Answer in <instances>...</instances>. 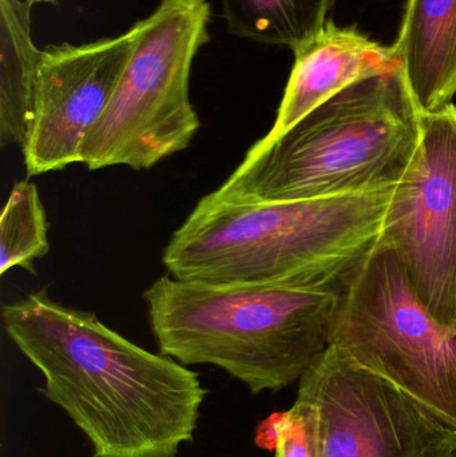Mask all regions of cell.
Here are the masks:
<instances>
[{
	"label": "cell",
	"mask_w": 456,
	"mask_h": 457,
	"mask_svg": "<svg viewBox=\"0 0 456 457\" xmlns=\"http://www.w3.org/2000/svg\"><path fill=\"white\" fill-rule=\"evenodd\" d=\"M2 321L94 457H177L192 442L206 391L187 365L45 292L3 306Z\"/></svg>",
	"instance_id": "obj_1"
},
{
	"label": "cell",
	"mask_w": 456,
	"mask_h": 457,
	"mask_svg": "<svg viewBox=\"0 0 456 457\" xmlns=\"http://www.w3.org/2000/svg\"><path fill=\"white\" fill-rule=\"evenodd\" d=\"M48 224L37 185H13L0 219V274L23 268L35 273L34 262L47 254Z\"/></svg>",
	"instance_id": "obj_14"
},
{
	"label": "cell",
	"mask_w": 456,
	"mask_h": 457,
	"mask_svg": "<svg viewBox=\"0 0 456 457\" xmlns=\"http://www.w3.org/2000/svg\"><path fill=\"white\" fill-rule=\"evenodd\" d=\"M275 457H320L318 412L308 397L297 394L286 412L276 413L260 426Z\"/></svg>",
	"instance_id": "obj_15"
},
{
	"label": "cell",
	"mask_w": 456,
	"mask_h": 457,
	"mask_svg": "<svg viewBox=\"0 0 456 457\" xmlns=\"http://www.w3.org/2000/svg\"><path fill=\"white\" fill-rule=\"evenodd\" d=\"M422 112L452 104L456 94V0H407L395 45Z\"/></svg>",
	"instance_id": "obj_11"
},
{
	"label": "cell",
	"mask_w": 456,
	"mask_h": 457,
	"mask_svg": "<svg viewBox=\"0 0 456 457\" xmlns=\"http://www.w3.org/2000/svg\"><path fill=\"white\" fill-rule=\"evenodd\" d=\"M139 34L138 21L120 37L43 50L34 115L21 147L29 176L79 163L80 147L104 114Z\"/></svg>",
	"instance_id": "obj_9"
},
{
	"label": "cell",
	"mask_w": 456,
	"mask_h": 457,
	"mask_svg": "<svg viewBox=\"0 0 456 457\" xmlns=\"http://www.w3.org/2000/svg\"><path fill=\"white\" fill-rule=\"evenodd\" d=\"M331 345L456 428V329L428 313L388 245L377 241L343 292Z\"/></svg>",
	"instance_id": "obj_6"
},
{
	"label": "cell",
	"mask_w": 456,
	"mask_h": 457,
	"mask_svg": "<svg viewBox=\"0 0 456 457\" xmlns=\"http://www.w3.org/2000/svg\"><path fill=\"white\" fill-rule=\"evenodd\" d=\"M318 412L320 457H455L456 428L329 345L299 381Z\"/></svg>",
	"instance_id": "obj_7"
},
{
	"label": "cell",
	"mask_w": 456,
	"mask_h": 457,
	"mask_svg": "<svg viewBox=\"0 0 456 457\" xmlns=\"http://www.w3.org/2000/svg\"><path fill=\"white\" fill-rule=\"evenodd\" d=\"M391 189L286 203L205 195L163 250L174 278L344 292L377 246Z\"/></svg>",
	"instance_id": "obj_2"
},
{
	"label": "cell",
	"mask_w": 456,
	"mask_h": 457,
	"mask_svg": "<svg viewBox=\"0 0 456 457\" xmlns=\"http://www.w3.org/2000/svg\"><path fill=\"white\" fill-rule=\"evenodd\" d=\"M379 242L395 250L418 300L456 329V106L422 112L417 152L394 187Z\"/></svg>",
	"instance_id": "obj_8"
},
{
	"label": "cell",
	"mask_w": 456,
	"mask_h": 457,
	"mask_svg": "<svg viewBox=\"0 0 456 457\" xmlns=\"http://www.w3.org/2000/svg\"><path fill=\"white\" fill-rule=\"evenodd\" d=\"M342 290L273 284H205L161 277L145 290L160 352L213 365L253 395L300 381L331 345Z\"/></svg>",
	"instance_id": "obj_4"
},
{
	"label": "cell",
	"mask_w": 456,
	"mask_h": 457,
	"mask_svg": "<svg viewBox=\"0 0 456 457\" xmlns=\"http://www.w3.org/2000/svg\"><path fill=\"white\" fill-rule=\"evenodd\" d=\"M456 457V456H455Z\"/></svg>",
	"instance_id": "obj_17"
},
{
	"label": "cell",
	"mask_w": 456,
	"mask_h": 457,
	"mask_svg": "<svg viewBox=\"0 0 456 457\" xmlns=\"http://www.w3.org/2000/svg\"><path fill=\"white\" fill-rule=\"evenodd\" d=\"M32 3L0 0V144H26L43 50L32 42Z\"/></svg>",
	"instance_id": "obj_12"
},
{
	"label": "cell",
	"mask_w": 456,
	"mask_h": 457,
	"mask_svg": "<svg viewBox=\"0 0 456 457\" xmlns=\"http://www.w3.org/2000/svg\"><path fill=\"white\" fill-rule=\"evenodd\" d=\"M29 2H31L32 4H34V3H51L55 2V0H29Z\"/></svg>",
	"instance_id": "obj_16"
},
{
	"label": "cell",
	"mask_w": 456,
	"mask_h": 457,
	"mask_svg": "<svg viewBox=\"0 0 456 457\" xmlns=\"http://www.w3.org/2000/svg\"><path fill=\"white\" fill-rule=\"evenodd\" d=\"M208 0H161L98 122L79 152L90 170L153 168L192 144L200 120L189 98L195 54L209 40Z\"/></svg>",
	"instance_id": "obj_5"
},
{
	"label": "cell",
	"mask_w": 456,
	"mask_h": 457,
	"mask_svg": "<svg viewBox=\"0 0 456 457\" xmlns=\"http://www.w3.org/2000/svg\"><path fill=\"white\" fill-rule=\"evenodd\" d=\"M294 54V69L278 117L262 141L278 138L356 80L402 66L394 46L386 47L355 27H337L332 21Z\"/></svg>",
	"instance_id": "obj_10"
},
{
	"label": "cell",
	"mask_w": 456,
	"mask_h": 457,
	"mask_svg": "<svg viewBox=\"0 0 456 457\" xmlns=\"http://www.w3.org/2000/svg\"><path fill=\"white\" fill-rule=\"evenodd\" d=\"M235 37L292 50L319 34L336 0H221Z\"/></svg>",
	"instance_id": "obj_13"
},
{
	"label": "cell",
	"mask_w": 456,
	"mask_h": 457,
	"mask_svg": "<svg viewBox=\"0 0 456 457\" xmlns=\"http://www.w3.org/2000/svg\"><path fill=\"white\" fill-rule=\"evenodd\" d=\"M422 112L403 67L356 80L272 141H257L213 192L235 204L391 189L417 152Z\"/></svg>",
	"instance_id": "obj_3"
}]
</instances>
